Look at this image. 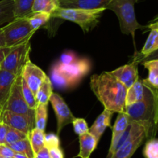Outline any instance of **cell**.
Listing matches in <instances>:
<instances>
[{
  "label": "cell",
  "mask_w": 158,
  "mask_h": 158,
  "mask_svg": "<svg viewBox=\"0 0 158 158\" xmlns=\"http://www.w3.org/2000/svg\"><path fill=\"white\" fill-rule=\"evenodd\" d=\"M90 88L105 109L114 113L124 111L127 88L110 72L94 74Z\"/></svg>",
  "instance_id": "obj_1"
},
{
  "label": "cell",
  "mask_w": 158,
  "mask_h": 158,
  "mask_svg": "<svg viewBox=\"0 0 158 158\" xmlns=\"http://www.w3.org/2000/svg\"><path fill=\"white\" fill-rule=\"evenodd\" d=\"M144 98L140 102L125 106L124 112L130 122L143 125L146 131V138H154L157 123V89L147 86Z\"/></svg>",
  "instance_id": "obj_2"
},
{
  "label": "cell",
  "mask_w": 158,
  "mask_h": 158,
  "mask_svg": "<svg viewBox=\"0 0 158 158\" xmlns=\"http://www.w3.org/2000/svg\"><path fill=\"white\" fill-rule=\"evenodd\" d=\"M140 0H110L106 6V9L113 11L117 15L120 23V30L124 34H131L134 38L137 29H146L147 26H142L137 22L135 14L136 3Z\"/></svg>",
  "instance_id": "obj_3"
},
{
  "label": "cell",
  "mask_w": 158,
  "mask_h": 158,
  "mask_svg": "<svg viewBox=\"0 0 158 158\" xmlns=\"http://www.w3.org/2000/svg\"><path fill=\"white\" fill-rule=\"evenodd\" d=\"M105 10L106 9L104 8L97 9H64L60 7L51 15V18L69 20L79 25L83 32L87 33L98 24L100 17Z\"/></svg>",
  "instance_id": "obj_4"
},
{
  "label": "cell",
  "mask_w": 158,
  "mask_h": 158,
  "mask_svg": "<svg viewBox=\"0 0 158 158\" xmlns=\"http://www.w3.org/2000/svg\"><path fill=\"white\" fill-rule=\"evenodd\" d=\"M1 29L4 35L6 46L8 47L29 41L35 32L29 25L27 18L15 19Z\"/></svg>",
  "instance_id": "obj_5"
},
{
  "label": "cell",
  "mask_w": 158,
  "mask_h": 158,
  "mask_svg": "<svg viewBox=\"0 0 158 158\" xmlns=\"http://www.w3.org/2000/svg\"><path fill=\"white\" fill-rule=\"evenodd\" d=\"M30 47L29 41L12 46L0 64V69L9 71L15 75L21 74L25 64L29 59Z\"/></svg>",
  "instance_id": "obj_6"
},
{
  "label": "cell",
  "mask_w": 158,
  "mask_h": 158,
  "mask_svg": "<svg viewBox=\"0 0 158 158\" xmlns=\"http://www.w3.org/2000/svg\"><path fill=\"white\" fill-rule=\"evenodd\" d=\"M21 74L16 76L11 88L9 97L5 104L3 111L7 110L14 113L25 115L35 120V111L30 109L26 104L21 88Z\"/></svg>",
  "instance_id": "obj_7"
},
{
  "label": "cell",
  "mask_w": 158,
  "mask_h": 158,
  "mask_svg": "<svg viewBox=\"0 0 158 158\" xmlns=\"http://www.w3.org/2000/svg\"><path fill=\"white\" fill-rule=\"evenodd\" d=\"M131 123V133L128 139L117 149L110 158H131L146 138L144 127L134 122Z\"/></svg>",
  "instance_id": "obj_8"
},
{
  "label": "cell",
  "mask_w": 158,
  "mask_h": 158,
  "mask_svg": "<svg viewBox=\"0 0 158 158\" xmlns=\"http://www.w3.org/2000/svg\"><path fill=\"white\" fill-rule=\"evenodd\" d=\"M49 102L52 105L56 116L57 135H59L63 127L67 125L68 124L72 123L76 117L60 94L52 93L49 99Z\"/></svg>",
  "instance_id": "obj_9"
},
{
  "label": "cell",
  "mask_w": 158,
  "mask_h": 158,
  "mask_svg": "<svg viewBox=\"0 0 158 158\" xmlns=\"http://www.w3.org/2000/svg\"><path fill=\"white\" fill-rule=\"evenodd\" d=\"M0 121L11 128L15 129L29 135L31 130L35 127V120L25 115L14 113L5 110L0 113Z\"/></svg>",
  "instance_id": "obj_10"
},
{
  "label": "cell",
  "mask_w": 158,
  "mask_h": 158,
  "mask_svg": "<svg viewBox=\"0 0 158 158\" xmlns=\"http://www.w3.org/2000/svg\"><path fill=\"white\" fill-rule=\"evenodd\" d=\"M21 75L29 88L35 94L43 81L47 77L44 71L32 63L30 59H29L25 64L22 70Z\"/></svg>",
  "instance_id": "obj_11"
},
{
  "label": "cell",
  "mask_w": 158,
  "mask_h": 158,
  "mask_svg": "<svg viewBox=\"0 0 158 158\" xmlns=\"http://www.w3.org/2000/svg\"><path fill=\"white\" fill-rule=\"evenodd\" d=\"M140 61L134 59L131 63L123 65L117 68L114 71H110L111 74L124 85L127 89L134 82L139 79L138 76V64Z\"/></svg>",
  "instance_id": "obj_12"
},
{
  "label": "cell",
  "mask_w": 158,
  "mask_h": 158,
  "mask_svg": "<svg viewBox=\"0 0 158 158\" xmlns=\"http://www.w3.org/2000/svg\"><path fill=\"white\" fill-rule=\"evenodd\" d=\"M53 66L58 69L66 71V73L80 81H81L82 78L86 76L91 69L90 61L86 58H80V57H78L74 61L66 64L57 61Z\"/></svg>",
  "instance_id": "obj_13"
},
{
  "label": "cell",
  "mask_w": 158,
  "mask_h": 158,
  "mask_svg": "<svg viewBox=\"0 0 158 158\" xmlns=\"http://www.w3.org/2000/svg\"><path fill=\"white\" fill-rule=\"evenodd\" d=\"M147 28L151 29L149 35L141 51L134 58L140 62L141 60L146 58L151 54L155 52L158 49V23L157 18L155 19L154 23H151V24L147 26Z\"/></svg>",
  "instance_id": "obj_14"
},
{
  "label": "cell",
  "mask_w": 158,
  "mask_h": 158,
  "mask_svg": "<svg viewBox=\"0 0 158 158\" xmlns=\"http://www.w3.org/2000/svg\"><path fill=\"white\" fill-rule=\"evenodd\" d=\"M130 120L128 116L124 112H118L117 119L114 122V126L112 127V139H111V144L109 149L107 158H110L114 153V148L117 144L118 139L121 137L122 134L125 132L127 126L129 125Z\"/></svg>",
  "instance_id": "obj_15"
},
{
  "label": "cell",
  "mask_w": 158,
  "mask_h": 158,
  "mask_svg": "<svg viewBox=\"0 0 158 158\" xmlns=\"http://www.w3.org/2000/svg\"><path fill=\"white\" fill-rule=\"evenodd\" d=\"M110 1V0H60V6L64 9H106Z\"/></svg>",
  "instance_id": "obj_16"
},
{
  "label": "cell",
  "mask_w": 158,
  "mask_h": 158,
  "mask_svg": "<svg viewBox=\"0 0 158 158\" xmlns=\"http://www.w3.org/2000/svg\"><path fill=\"white\" fill-rule=\"evenodd\" d=\"M113 115H114V112L104 108L103 112L94 121L92 126L89 128V133H90L98 142L100 141L103 133H104L105 129L107 127L110 126Z\"/></svg>",
  "instance_id": "obj_17"
},
{
  "label": "cell",
  "mask_w": 158,
  "mask_h": 158,
  "mask_svg": "<svg viewBox=\"0 0 158 158\" xmlns=\"http://www.w3.org/2000/svg\"><path fill=\"white\" fill-rule=\"evenodd\" d=\"M51 79L57 88H69L75 87L80 81L69 74L52 66L51 70Z\"/></svg>",
  "instance_id": "obj_18"
},
{
  "label": "cell",
  "mask_w": 158,
  "mask_h": 158,
  "mask_svg": "<svg viewBox=\"0 0 158 158\" xmlns=\"http://www.w3.org/2000/svg\"><path fill=\"white\" fill-rule=\"evenodd\" d=\"M16 76L9 71L0 69V113L3 111L5 104Z\"/></svg>",
  "instance_id": "obj_19"
},
{
  "label": "cell",
  "mask_w": 158,
  "mask_h": 158,
  "mask_svg": "<svg viewBox=\"0 0 158 158\" xmlns=\"http://www.w3.org/2000/svg\"><path fill=\"white\" fill-rule=\"evenodd\" d=\"M147 92V87L140 79L136 81L134 85L127 89L125 96V106L140 102L144 98Z\"/></svg>",
  "instance_id": "obj_20"
},
{
  "label": "cell",
  "mask_w": 158,
  "mask_h": 158,
  "mask_svg": "<svg viewBox=\"0 0 158 158\" xmlns=\"http://www.w3.org/2000/svg\"><path fill=\"white\" fill-rule=\"evenodd\" d=\"M79 140L80 149L77 156L80 158H89L91 153L97 148L98 141L89 132L79 136Z\"/></svg>",
  "instance_id": "obj_21"
},
{
  "label": "cell",
  "mask_w": 158,
  "mask_h": 158,
  "mask_svg": "<svg viewBox=\"0 0 158 158\" xmlns=\"http://www.w3.org/2000/svg\"><path fill=\"white\" fill-rule=\"evenodd\" d=\"M145 68L148 70V77L142 81L143 85L157 89L158 88V60L157 59L148 60L143 63Z\"/></svg>",
  "instance_id": "obj_22"
},
{
  "label": "cell",
  "mask_w": 158,
  "mask_h": 158,
  "mask_svg": "<svg viewBox=\"0 0 158 158\" xmlns=\"http://www.w3.org/2000/svg\"><path fill=\"white\" fill-rule=\"evenodd\" d=\"M34 0H13V16L15 19L27 18L32 14Z\"/></svg>",
  "instance_id": "obj_23"
},
{
  "label": "cell",
  "mask_w": 158,
  "mask_h": 158,
  "mask_svg": "<svg viewBox=\"0 0 158 158\" xmlns=\"http://www.w3.org/2000/svg\"><path fill=\"white\" fill-rule=\"evenodd\" d=\"M60 7V0H34L32 11V13L46 12L52 15Z\"/></svg>",
  "instance_id": "obj_24"
},
{
  "label": "cell",
  "mask_w": 158,
  "mask_h": 158,
  "mask_svg": "<svg viewBox=\"0 0 158 158\" xmlns=\"http://www.w3.org/2000/svg\"><path fill=\"white\" fill-rule=\"evenodd\" d=\"M52 93L53 91H52V81L49 77H46L35 94L38 104L48 105Z\"/></svg>",
  "instance_id": "obj_25"
},
{
  "label": "cell",
  "mask_w": 158,
  "mask_h": 158,
  "mask_svg": "<svg viewBox=\"0 0 158 158\" xmlns=\"http://www.w3.org/2000/svg\"><path fill=\"white\" fill-rule=\"evenodd\" d=\"M45 131L34 127L28 135L31 147L34 154H36L41 149L45 147Z\"/></svg>",
  "instance_id": "obj_26"
},
{
  "label": "cell",
  "mask_w": 158,
  "mask_h": 158,
  "mask_svg": "<svg viewBox=\"0 0 158 158\" xmlns=\"http://www.w3.org/2000/svg\"><path fill=\"white\" fill-rule=\"evenodd\" d=\"M14 20L13 0L0 1V26Z\"/></svg>",
  "instance_id": "obj_27"
},
{
  "label": "cell",
  "mask_w": 158,
  "mask_h": 158,
  "mask_svg": "<svg viewBox=\"0 0 158 158\" xmlns=\"http://www.w3.org/2000/svg\"><path fill=\"white\" fill-rule=\"evenodd\" d=\"M48 116V105L38 104L35 109V127L45 131Z\"/></svg>",
  "instance_id": "obj_28"
},
{
  "label": "cell",
  "mask_w": 158,
  "mask_h": 158,
  "mask_svg": "<svg viewBox=\"0 0 158 158\" xmlns=\"http://www.w3.org/2000/svg\"><path fill=\"white\" fill-rule=\"evenodd\" d=\"M9 147L15 153H22L23 155H26L29 158H35V154H34L33 150L31 147L30 143H29L28 137L11 144V145H9Z\"/></svg>",
  "instance_id": "obj_29"
},
{
  "label": "cell",
  "mask_w": 158,
  "mask_h": 158,
  "mask_svg": "<svg viewBox=\"0 0 158 158\" xmlns=\"http://www.w3.org/2000/svg\"><path fill=\"white\" fill-rule=\"evenodd\" d=\"M51 19V15L46 12H35L27 17L28 22L33 30L36 31L41 26L46 25Z\"/></svg>",
  "instance_id": "obj_30"
},
{
  "label": "cell",
  "mask_w": 158,
  "mask_h": 158,
  "mask_svg": "<svg viewBox=\"0 0 158 158\" xmlns=\"http://www.w3.org/2000/svg\"><path fill=\"white\" fill-rule=\"evenodd\" d=\"M22 76V75H21ZM21 88H22V92H23V98H24L25 101H26V104L29 106L30 109L34 110L35 111V108L38 105V102H37L36 99H35V94L32 91V90L29 88L27 84L24 81V79L22 77L21 79Z\"/></svg>",
  "instance_id": "obj_31"
},
{
  "label": "cell",
  "mask_w": 158,
  "mask_h": 158,
  "mask_svg": "<svg viewBox=\"0 0 158 158\" xmlns=\"http://www.w3.org/2000/svg\"><path fill=\"white\" fill-rule=\"evenodd\" d=\"M27 137L28 135H26V133H23V132L19 131L18 129H15L8 126L5 144L9 146L11 144L14 143H16L18 141L24 139Z\"/></svg>",
  "instance_id": "obj_32"
},
{
  "label": "cell",
  "mask_w": 158,
  "mask_h": 158,
  "mask_svg": "<svg viewBox=\"0 0 158 158\" xmlns=\"http://www.w3.org/2000/svg\"><path fill=\"white\" fill-rule=\"evenodd\" d=\"M143 156L145 158H158V140L156 138H151L146 143Z\"/></svg>",
  "instance_id": "obj_33"
},
{
  "label": "cell",
  "mask_w": 158,
  "mask_h": 158,
  "mask_svg": "<svg viewBox=\"0 0 158 158\" xmlns=\"http://www.w3.org/2000/svg\"><path fill=\"white\" fill-rule=\"evenodd\" d=\"M73 125L75 133L78 136L83 135L84 133L89 132V127H88L86 121L84 119H80V118H75L73 121Z\"/></svg>",
  "instance_id": "obj_34"
},
{
  "label": "cell",
  "mask_w": 158,
  "mask_h": 158,
  "mask_svg": "<svg viewBox=\"0 0 158 158\" xmlns=\"http://www.w3.org/2000/svg\"><path fill=\"white\" fill-rule=\"evenodd\" d=\"M53 146H60L58 135L54 133H48L45 135V147H49Z\"/></svg>",
  "instance_id": "obj_35"
},
{
  "label": "cell",
  "mask_w": 158,
  "mask_h": 158,
  "mask_svg": "<svg viewBox=\"0 0 158 158\" xmlns=\"http://www.w3.org/2000/svg\"><path fill=\"white\" fill-rule=\"evenodd\" d=\"M79 57H77L75 53L72 52V51H66V52L63 53V54L60 57L59 62L61 64H69L71 62L74 61L75 60H77Z\"/></svg>",
  "instance_id": "obj_36"
},
{
  "label": "cell",
  "mask_w": 158,
  "mask_h": 158,
  "mask_svg": "<svg viewBox=\"0 0 158 158\" xmlns=\"http://www.w3.org/2000/svg\"><path fill=\"white\" fill-rule=\"evenodd\" d=\"M49 151L50 158H64L63 153L60 149V146H53V147H46Z\"/></svg>",
  "instance_id": "obj_37"
},
{
  "label": "cell",
  "mask_w": 158,
  "mask_h": 158,
  "mask_svg": "<svg viewBox=\"0 0 158 158\" xmlns=\"http://www.w3.org/2000/svg\"><path fill=\"white\" fill-rule=\"evenodd\" d=\"M15 152L6 144H0V156L1 157H13Z\"/></svg>",
  "instance_id": "obj_38"
},
{
  "label": "cell",
  "mask_w": 158,
  "mask_h": 158,
  "mask_svg": "<svg viewBox=\"0 0 158 158\" xmlns=\"http://www.w3.org/2000/svg\"><path fill=\"white\" fill-rule=\"evenodd\" d=\"M8 125L3 122L0 121V144H5L6 143V136L7 133Z\"/></svg>",
  "instance_id": "obj_39"
},
{
  "label": "cell",
  "mask_w": 158,
  "mask_h": 158,
  "mask_svg": "<svg viewBox=\"0 0 158 158\" xmlns=\"http://www.w3.org/2000/svg\"><path fill=\"white\" fill-rule=\"evenodd\" d=\"M35 158H50L48 149L46 147H43L35 155Z\"/></svg>",
  "instance_id": "obj_40"
},
{
  "label": "cell",
  "mask_w": 158,
  "mask_h": 158,
  "mask_svg": "<svg viewBox=\"0 0 158 158\" xmlns=\"http://www.w3.org/2000/svg\"><path fill=\"white\" fill-rule=\"evenodd\" d=\"M12 47V46H11ZM11 47H8V46H5V47L0 48V64L2 63L3 60H4L5 57L7 55L8 53L10 50Z\"/></svg>",
  "instance_id": "obj_41"
},
{
  "label": "cell",
  "mask_w": 158,
  "mask_h": 158,
  "mask_svg": "<svg viewBox=\"0 0 158 158\" xmlns=\"http://www.w3.org/2000/svg\"><path fill=\"white\" fill-rule=\"evenodd\" d=\"M5 46H6V42H5L4 35H3L2 30L0 28V48L5 47Z\"/></svg>",
  "instance_id": "obj_42"
},
{
  "label": "cell",
  "mask_w": 158,
  "mask_h": 158,
  "mask_svg": "<svg viewBox=\"0 0 158 158\" xmlns=\"http://www.w3.org/2000/svg\"><path fill=\"white\" fill-rule=\"evenodd\" d=\"M13 158H29L26 156V155H23L22 153H15L14 154Z\"/></svg>",
  "instance_id": "obj_43"
},
{
  "label": "cell",
  "mask_w": 158,
  "mask_h": 158,
  "mask_svg": "<svg viewBox=\"0 0 158 158\" xmlns=\"http://www.w3.org/2000/svg\"><path fill=\"white\" fill-rule=\"evenodd\" d=\"M1 158H13V157H1Z\"/></svg>",
  "instance_id": "obj_44"
},
{
  "label": "cell",
  "mask_w": 158,
  "mask_h": 158,
  "mask_svg": "<svg viewBox=\"0 0 158 158\" xmlns=\"http://www.w3.org/2000/svg\"><path fill=\"white\" fill-rule=\"evenodd\" d=\"M0 158H1V156H0Z\"/></svg>",
  "instance_id": "obj_45"
}]
</instances>
